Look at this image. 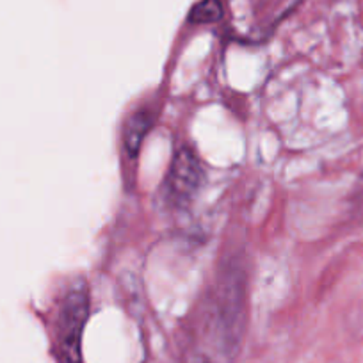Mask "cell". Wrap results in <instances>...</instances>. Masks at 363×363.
Here are the masks:
<instances>
[{
    "instance_id": "cell-3",
    "label": "cell",
    "mask_w": 363,
    "mask_h": 363,
    "mask_svg": "<svg viewBox=\"0 0 363 363\" xmlns=\"http://www.w3.org/2000/svg\"><path fill=\"white\" fill-rule=\"evenodd\" d=\"M240 265H232L226 269L225 278L221 280V315L225 317V326H230L233 331L240 326V313L244 303V277L240 272Z\"/></svg>"
},
{
    "instance_id": "cell-4",
    "label": "cell",
    "mask_w": 363,
    "mask_h": 363,
    "mask_svg": "<svg viewBox=\"0 0 363 363\" xmlns=\"http://www.w3.org/2000/svg\"><path fill=\"white\" fill-rule=\"evenodd\" d=\"M153 127V114L150 111H135L128 116L123 127V146L130 157H135L141 150L143 141Z\"/></svg>"
},
{
    "instance_id": "cell-2",
    "label": "cell",
    "mask_w": 363,
    "mask_h": 363,
    "mask_svg": "<svg viewBox=\"0 0 363 363\" xmlns=\"http://www.w3.org/2000/svg\"><path fill=\"white\" fill-rule=\"evenodd\" d=\"M205 180L203 164L196 153L189 148H180L171 160L169 173H167V187L169 193L178 201H189L200 191Z\"/></svg>"
},
{
    "instance_id": "cell-1",
    "label": "cell",
    "mask_w": 363,
    "mask_h": 363,
    "mask_svg": "<svg viewBox=\"0 0 363 363\" xmlns=\"http://www.w3.org/2000/svg\"><path fill=\"white\" fill-rule=\"evenodd\" d=\"M87 317H89V298H87L86 285L77 284L62 298L57 326H55L61 363H82L80 342H82Z\"/></svg>"
},
{
    "instance_id": "cell-5",
    "label": "cell",
    "mask_w": 363,
    "mask_h": 363,
    "mask_svg": "<svg viewBox=\"0 0 363 363\" xmlns=\"http://www.w3.org/2000/svg\"><path fill=\"white\" fill-rule=\"evenodd\" d=\"M223 18L221 0H201L191 9L189 20L193 23H214Z\"/></svg>"
}]
</instances>
